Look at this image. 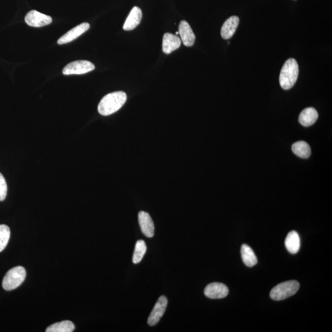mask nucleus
Listing matches in <instances>:
<instances>
[{
    "instance_id": "obj_18",
    "label": "nucleus",
    "mask_w": 332,
    "mask_h": 332,
    "mask_svg": "<svg viewBox=\"0 0 332 332\" xmlns=\"http://www.w3.org/2000/svg\"><path fill=\"white\" fill-rule=\"evenodd\" d=\"M292 151L297 156L301 158H308L311 155V148L308 143L304 141H299L294 143Z\"/></svg>"
},
{
    "instance_id": "obj_14",
    "label": "nucleus",
    "mask_w": 332,
    "mask_h": 332,
    "mask_svg": "<svg viewBox=\"0 0 332 332\" xmlns=\"http://www.w3.org/2000/svg\"><path fill=\"white\" fill-rule=\"evenodd\" d=\"M239 23V19L237 16L229 17L224 22L221 29V36L225 39L231 38L236 32Z\"/></svg>"
},
{
    "instance_id": "obj_15",
    "label": "nucleus",
    "mask_w": 332,
    "mask_h": 332,
    "mask_svg": "<svg viewBox=\"0 0 332 332\" xmlns=\"http://www.w3.org/2000/svg\"><path fill=\"white\" fill-rule=\"evenodd\" d=\"M318 118V111L315 108L309 107L301 111L299 116V122L301 125L308 127L314 125Z\"/></svg>"
},
{
    "instance_id": "obj_2",
    "label": "nucleus",
    "mask_w": 332,
    "mask_h": 332,
    "mask_svg": "<svg viewBox=\"0 0 332 332\" xmlns=\"http://www.w3.org/2000/svg\"><path fill=\"white\" fill-rule=\"evenodd\" d=\"M299 68L296 59H289L284 63L279 76V83L282 89L289 90L296 84L298 78Z\"/></svg>"
},
{
    "instance_id": "obj_5",
    "label": "nucleus",
    "mask_w": 332,
    "mask_h": 332,
    "mask_svg": "<svg viewBox=\"0 0 332 332\" xmlns=\"http://www.w3.org/2000/svg\"><path fill=\"white\" fill-rule=\"evenodd\" d=\"M95 69L93 63L87 61H77L68 64L63 69V73L65 75H83L90 72Z\"/></svg>"
},
{
    "instance_id": "obj_20",
    "label": "nucleus",
    "mask_w": 332,
    "mask_h": 332,
    "mask_svg": "<svg viewBox=\"0 0 332 332\" xmlns=\"http://www.w3.org/2000/svg\"><path fill=\"white\" fill-rule=\"evenodd\" d=\"M146 251H147V246H146L145 241L143 240H138L136 242L134 252H133V264H137L142 261Z\"/></svg>"
},
{
    "instance_id": "obj_17",
    "label": "nucleus",
    "mask_w": 332,
    "mask_h": 332,
    "mask_svg": "<svg viewBox=\"0 0 332 332\" xmlns=\"http://www.w3.org/2000/svg\"><path fill=\"white\" fill-rule=\"evenodd\" d=\"M242 259L244 264L248 267H252L257 264V258L254 250L247 244H243L241 249Z\"/></svg>"
},
{
    "instance_id": "obj_1",
    "label": "nucleus",
    "mask_w": 332,
    "mask_h": 332,
    "mask_svg": "<svg viewBox=\"0 0 332 332\" xmlns=\"http://www.w3.org/2000/svg\"><path fill=\"white\" fill-rule=\"evenodd\" d=\"M127 95L123 91L114 92L104 96L98 106V111L101 115H112L125 105Z\"/></svg>"
},
{
    "instance_id": "obj_12",
    "label": "nucleus",
    "mask_w": 332,
    "mask_h": 332,
    "mask_svg": "<svg viewBox=\"0 0 332 332\" xmlns=\"http://www.w3.org/2000/svg\"><path fill=\"white\" fill-rule=\"evenodd\" d=\"M142 19V10L138 7H133L124 24L123 29L126 31H133L139 25Z\"/></svg>"
},
{
    "instance_id": "obj_8",
    "label": "nucleus",
    "mask_w": 332,
    "mask_h": 332,
    "mask_svg": "<svg viewBox=\"0 0 332 332\" xmlns=\"http://www.w3.org/2000/svg\"><path fill=\"white\" fill-rule=\"evenodd\" d=\"M229 293V288L222 283L214 282L207 285L204 289L205 296L212 299H224Z\"/></svg>"
},
{
    "instance_id": "obj_10",
    "label": "nucleus",
    "mask_w": 332,
    "mask_h": 332,
    "mask_svg": "<svg viewBox=\"0 0 332 332\" xmlns=\"http://www.w3.org/2000/svg\"><path fill=\"white\" fill-rule=\"evenodd\" d=\"M138 223L140 229L145 236L152 237L154 236L155 225L148 213L144 211L138 213Z\"/></svg>"
},
{
    "instance_id": "obj_7",
    "label": "nucleus",
    "mask_w": 332,
    "mask_h": 332,
    "mask_svg": "<svg viewBox=\"0 0 332 332\" xmlns=\"http://www.w3.org/2000/svg\"><path fill=\"white\" fill-rule=\"evenodd\" d=\"M167 305V298L165 296L160 297L148 319V325L154 326L159 323L160 319L164 315Z\"/></svg>"
},
{
    "instance_id": "obj_3",
    "label": "nucleus",
    "mask_w": 332,
    "mask_h": 332,
    "mask_svg": "<svg viewBox=\"0 0 332 332\" xmlns=\"http://www.w3.org/2000/svg\"><path fill=\"white\" fill-rule=\"evenodd\" d=\"M299 284L297 281H288L277 285L270 292V297L274 300L281 301L289 298L298 292Z\"/></svg>"
},
{
    "instance_id": "obj_23",
    "label": "nucleus",
    "mask_w": 332,
    "mask_h": 332,
    "mask_svg": "<svg viewBox=\"0 0 332 332\" xmlns=\"http://www.w3.org/2000/svg\"><path fill=\"white\" fill-rule=\"evenodd\" d=\"M176 34H177V35H178V34H179V33H178V32H177V33H176Z\"/></svg>"
},
{
    "instance_id": "obj_21",
    "label": "nucleus",
    "mask_w": 332,
    "mask_h": 332,
    "mask_svg": "<svg viewBox=\"0 0 332 332\" xmlns=\"http://www.w3.org/2000/svg\"><path fill=\"white\" fill-rule=\"evenodd\" d=\"M10 234L11 232L8 227L5 225H0V252L6 248L9 242Z\"/></svg>"
},
{
    "instance_id": "obj_4",
    "label": "nucleus",
    "mask_w": 332,
    "mask_h": 332,
    "mask_svg": "<svg viewBox=\"0 0 332 332\" xmlns=\"http://www.w3.org/2000/svg\"><path fill=\"white\" fill-rule=\"evenodd\" d=\"M26 277V271L22 266H16L7 272L3 280L2 286L6 291H12L21 286Z\"/></svg>"
},
{
    "instance_id": "obj_13",
    "label": "nucleus",
    "mask_w": 332,
    "mask_h": 332,
    "mask_svg": "<svg viewBox=\"0 0 332 332\" xmlns=\"http://www.w3.org/2000/svg\"><path fill=\"white\" fill-rule=\"evenodd\" d=\"M181 39L177 35L166 33L163 39V51L165 54H170L180 48Z\"/></svg>"
},
{
    "instance_id": "obj_19",
    "label": "nucleus",
    "mask_w": 332,
    "mask_h": 332,
    "mask_svg": "<svg viewBox=\"0 0 332 332\" xmlns=\"http://www.w3.org/2000/svg\"><path fill=\"white\" fill-rule=\"evenodd\" d=\"M75 330V325L70 321H64L52 324L46 329V332H72Z\"/></svg>"
},
{
    "instance_id": "obj_9",
    "label": "nucleus",
    "mask_w": 332,
    "mask_h": 332,
    "mask_svg": "<svg viewBox=\"0 0 332 332\" xmlns=\"http://www.w3.org/2000/svg\"><path fill=\"white\" fill-rule=\"evenodd\" d=\"M89 28H90V25L87 22H84V23L78 25V26L70 30V31L66 32L63 36H61L59 39L58 43L59 44H64L70 43V42L73 41L78 38L81 34L85 33Z\"/></svg>"
},
{
    "instance_id": "obj_16",
    "label": "nucleus",
    "mask_w": 332,
    "mask_h": 332,
    "mask_svg": "<svg viewBox=\"0 0 332 332\" xmlns=\"http://www.w3.org/2000/svg\"><path fill=\"white\" fill-rule=\"evenodd\" d=\"M285 245L291 254H297L300 249V238L298 232L296 231L289 232L285 240Z\"/></svg>"
},
{
    "instance_id": "obj_11",
    "label": "nucleus",
    "mask_w": 332,
    "mask_h": 332,
    "mask_svg": "<svg viewBox=\"0 0 332 332\" xmlns=\"http://www.w3.org/2000/svg\"><path fill=\"white\" fill-rule=\"evenodd\" d=\"M178 33L185 46L191 47L194 44L196 37L192 29L187 21L180 22L178 27Z\"/></svg>"
},
{
    "instance_id": "obj_22",
    "label": "nucleus",
    "mask_w": 332,
    "mask_h": 332,
    "mask_svg": "<svg viewBox=\"0 0 332 332\" xmlns=\"http://www.w3.org/2000/svg\"><path fill=\"white\" fill-rule=\"evenodd\" d=\"M7 187L3 175L0 173V201L5 199L7 195Z\"/></svg>"
},
{
    "instance_id": "obj_6",
    "label": "nucleus",
    "mask_w": 332,
    "mask_h": 332,
    "mask_svg": "<svg viewBox=\"0 0 332 332\" xmlns=\"http://www.w3.org/2000/svg\"><path fill=\"white\" fill-rule=\"evenodd\" d=\"M25 21L29 26L33 27H41L50 24L53 22L52 17L42 14L37 11H31L25 17Z\"/></svg>"
}]
</instances>
